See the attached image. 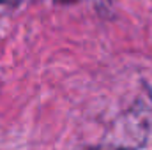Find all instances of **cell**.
Returning <instances> with one entry per match:
<instances>
[{"label": "cell", "instance_id": "cell-1", "mask_svg": "<svg viewBox=\"0 0 152 150\" xmlns=\"http://www.w3.org/2000/svg\"><path fill=\"white\" fill-rule=\"evenodd\" d=\"M57 5H73V4H76L78 0H53Z\"/></svg>", "mask_w": 152, "mask_h": 150}, {"label": "cell", "instance_id": "cell-2", "mask_svg": "<svg viewBox=\"0 0 152 150\" xmlns=\"http://www.w3.org/2000/svg\"><path fill=\"white\" fill-rule=\"evenodd\" d=\"M117 150H133V149H117Z\"/></svg>", "mask_w": 152, "mask_h": 150}]
</instances>
